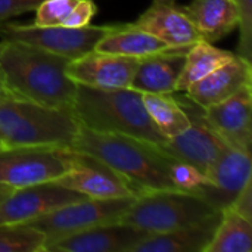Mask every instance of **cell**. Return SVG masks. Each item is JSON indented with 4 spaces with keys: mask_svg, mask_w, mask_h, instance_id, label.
Segmentation results:
<instances>
[{
    "mask_svg": "<svg viewBox=\"0 0 252 252\" xmlns=\"http://www.w3.org/2000/svg\"><path fill=\"white\" fill-rule=\"evenodd\" d=\"M71 151L87 154L118 176L137 195L148 190L176 189L170 168L177 159L171 158L159 145L114 133H99L80 126Z\"/></svg>",
    "mask_w": 252,
    "mask_h": 252,
    "instance_id": "cell-1",
    "label": "cell"
},
{
    "mask_svg": "<svg viewBox=\"0 0 252 252\" xmlns=\"http://www.w3.org/2000/svg\"><path fill=\"white\" fill-rule=\"evenodd\" d=\"M68 59L21 41H0V68L15 97L72 111L77 84L66 75Z\"/></svg>",
    "mask_w": 252,
    "mask_h": 252,
    "instance_id": "cell-2",
    "label": "cell"
},
{
    "mask_svg": "<svg viewBox=\"0 0 252 252\" xmlns=\"http://www.w3.org/2000/svg\"><path fill=\"white\" fill-rule=\"evenodd\" d=\"M72 112L80 126L99 131L137 137L162 146L164 137L148 115L142 93L127 89H94L77 84Z\"/></svg>",
    "mask_w": 252,
    "mask_h": 252,
    "instance_id": "cell-3",
    "label": "cell"
},
{
    "mask_svg": "<svg viewBox=\"0 0 252 252\" xmlns=\"http://www.w3.org/2000/svg\"><path fill=\"white\" fill-rule=\"evenodd\" d=\"M80 130L74 112L10 96L0 100V139L4 146L71 149Z\"/></svg>",
    "mask_w": 252,
    "mask_h": 252,
    "instance_id": "cell-4",
    "label": "cell"
},
{
    "mask_svg": "<svg viewBox=\"0 0 252 252\" xmlns=\"http://www.w3.org/2000/svg\"><path fill=\"white\" fill-rule=\"evenodd\" d=\"M220 211L195 192L161 189L136 196L120 221L146 233H162L196 224Z\"/></svg>",
    "mask_w": 252,
    "mask_h": 252,
    "instance_id": "cell-5",
    "label": "cell"
},
{
    "mask_svg": "<svg viewBox=\"0 0 252 252\" xmlns=\"http://www.w3.org/2000/svg\"><path fill=\"white\" fill-rule=\"evenodd\" d=\"M77 162L68 148L3 146L0 148V183L13 189L55 182Z\"/></svg>",
    "mask_w": 252,
    "mask_h": 252,
    "instance_id": "cell-6",
    "label": "cell"
},
{
    "mask_svg": "<svg viewBox=\"0 0 252 252\" xmlns=\"http://www.w3.org/2000/svg\"><path fill=\"white\" fill-rule=\"evenodd\" d=\"M133 198H115V199H90L84 198L63 207H59L49 214L38 217L28 226L35 227L46 236V245L69 236L72 233L106 223L120 221L124 213L128 210ZM44 245V248H46Z\"/></svg>",
    "mask_w": 252,
    "mask_h": 252,
    "instance_id": "cell-7",
    "label": "cell"
},
{
    "mask_svg": "<svg viewBox=\"0 0 252 252\" xmlns=\"http://www.w3.org/2000/svg\"><path fill=\"white\" fill-rule=\"evenodd\" d=\"M106 31L108 25L90 24L86 27H38L34 24H13L7 21L0 24L1 40H13L40 47L68 61L94 50Z\"/></svg>",
    "mask_w": 252,
    "mask_h": 252,
    "instance_id": "cell-8",
    "label": "cell"
},
{
    "mask_svg": "<svg viewBox=\"0 0 252 252\" xmlns=\"http://www.w3.org/2000/svg\"><path fill=\"white\" fill-rule=\"evenodd\" d=\"M182 108L190 120V126L180 134L168 139L161 148L174 159L195 165L207 173L217 159L226 143L208 126L204 117V108L196 105L188 96L177 97Z\"/></svg>",
    "mask_w": 252,
    "mask_h": 252,
    "instance_id": "cell-9",
    "label": "cell"
},
{
    "mask_svg": "<svg viewBox=\"0 0 252 252\" xmlns=\"http://www.w3.org/2000/svg\"><path fill=\"white\" fill-rule=\"evenodd\" d=\"M86 196L55 182L15 189L0 204V224H25Z\"/></svg>",
    "mask_w": 252,
    "mask_h": 252,
    "instance_id": "cell-10",
    "label": "cell"
},
{
    "mask_svg": "<svg viewBox=\"0 0 252 252\" xmlns=\"http://www.w3.org/2000/svg\"><path fill=\"white\" fill-rule=\"evenodd\" d=\"M139 58L123 56L92 50L66 65V75L81 86L94 89H127L130 87Z\"/></svg>",
    "mask_w": 252,
    "mask_h": 252,
    "instance_id": "cell-11",
    "label": "cell"
},
{
    "mask_svg": "<svg viewBox=\"0 0 252 252\" xmlns=\"http://www.w3.org/2000/svg\"><path fill=\"white\" fill-rule=\"evenodd\" d=\"M75 152V151H74ZM75 165L55 183L78 192L90 199H115L139 196L137 192L115 171L99 159L75 152Z\"/></svg>",
    "mask_w": 252,
    "mask_h": 252,
    "instance_id": "cell-12",
    "label": "cell"
},
{
    "mask_svg": "<svg viewBox=\"0 0 252 252\" xmlns=\"http://www.w3.org/2000/svg\"><path fill=\"white\" fill-rule=\"evenodd\" d=\"M251 154L229 145L205 173L208 185L195 190L216 208L224 210L232 205L236 195L251 180Z\"/></svg>",
    "mask_w": 252,
    "mask_h": 252,
    "instance_id": "cell-13",
    "label": "cell"
},
{
    "mask_svg": "<svg viewBox=\"0 0 252 252\" xmlns=\"http://www.w3.org/2000/svg\"><path fill=\"white\" fill-rule=\"evenodd\" d=\"M251 111L252 84H250L229 99L205 108L204 117L226 145L251 154Z\"/></svg>",
    "mask_w": 252,
    "mask_h": 252,
    "instance_id": "cell-14",
    "label": "cell"
},
{
    "mask_svg": "<svg viewBox=\"0 0 252 252\" xmlns=\"http://www.w3.org/2000/svg\"><path fill=\"white\" fill-rule=\"evenodd\" d=\"M149 233L121 221L99 224L46 245L44 252H131Z\"/></svg>",
    "mask_w": 252,
    "mask_h": 252,
    "instance_id": "cell-15",
    "label": "cell"
},
{
    "mask_svg": "<svg viewBox=\"0 0 252 252\" xmlns=\"http://www.w3.org/2000/svg\"><path fill=\"white\" fill-rule=\"evenodd\" d=\"M250 84H252V63L235 55L229 62L193 83L185 92L190 100L205 109L229 99Z\"/></svg>",
    "mask_w": 252,
    "mask_h": 252,
    "instance_id": "cell-16",
    "label": "cell"
},
{
    "mask_svg": "<svg viewBox=\"0 0 252 252\" xmlns=\"http://www.w3.org/2000/svg\"><path fill=\"white\" fill-rule=\"evenodd\" d=\"M134 24L170 47H189L202 40L186 12L173 3L154 1Z\"/></svg>",
    "mask_w": 252,
    "mask_h": 252,
    "instance_id": "cell-17",
    "label": "cell"
},
{
    "mask_svg": "<svg viewBox=\"0 0 252 252\" xmlns=\"http://www.w3.org/2000/svg\"><path fill=\"white\" fill-rule=\"evenodd\" d=\"M189 47H168L139 58L130 87L140 93H174Z\"/></svg>",
    "mask_w": 252,
    "mask_h": 252,
    "instance_id": "cell-18",
    "label": "cell"
},
{
    "mask_svg": "<svg viewBox=\"0 0 252 252\" xmlns=\"http://www.w3.org/2000/svg\"><path fill=\"white\" fill-rule=\"evenodd\" d=\"M221 211L192 226L146 235L131 252H204L210 244Z\"/></svg>",
    "mask_w": 252,
    "mask_h": 252,
    "instance_id": "cell-19",
    "label": "cell"
},
{
    "mask_svg": "<svg viewBox=\"0 0 252 252\" xmlns=\"http://www.w3.org/2000/svg\"><path fill=\"white\" fill-rule=\"evenodd\" d=\"M202 40L216 43L238 27L236 0H192L182 7Z\"/></svg>",
    "mask_w": 252,
    "mask_h": 252,
    "instance_id": "cell-20",
    "label": "cell"
},
{
    "mask_svg": "<svg viewBox=\"0 0 252 252\" xmlns=\"http://www.w3.org/2000/svg\"><path fill=\"white\" fill-rule=\"evenodd\" d=\"M162 40L154 37L148 31L131 24H114L108 25V31L99 40L94 50L115 53L123 56L143 58L161 50L168 49Z\"/></svg>",
    "mask_w": 252,
    "mask_h": 252,
    "instance_id": "cell-21",
    "label": "cell"
},
{
    "mask_svg": "<svg viewBox=\"0 0 252 252\" xmlns=\"http://www.w3.org/2000/svg\"><path fill=\"white\" fill-rule=\"evenodd\" d=\"M235 53L219 49L213 43L205 40L192 44L185 55V63L177 80L176 92H185L193 83L199 81L219 66L229 62Z\"/></svg>",
    "mask_w": 252,
    "mask_h": 252,
    "instance_id": "cell-22",
    "label": "cell"
},
{
    "mask_svg": "<svg viewBox=\"0 0 252 252\" xmlns=\"http://www.w3.org/2000/svg\"><path fill=\"white\" fill-rule=\"evenodd\" d=\"M252 220L233 208L221 210V219L204 252H251Z\"/></svg>",
    "mask_w": 252,
    "mask_h": 252,
    "instance_id": "cell-23",
    "label": "cell"
},
{
    "mask_svg": "<svg viewBox=\"0 0 252 252\" xmlns=\"http://www.w3.org/2000/svg\"><path fill=\"white\" fill-rule=\"evenodd\" d=\"M142 100L148 115L164 137L171 139L190 126L188 114L173 93H142Z\"/></svg>",
    "mask_w": 252,
    "mask_h": 252,
    "instance_id": "cell-24",
    "label": "cell"
},
{
    "mask_svg": "<svg viewBox=\"0 0 252 252\" xmlns=\"http://www.w3.org/2000/svg\"><path fill=\"white\" fill-rule=\"evenodd\" d=\"M46 236L28 224H0V252H44Z\"/></svg>",
    "mask_w": 252,
    "mask_h": 252,
    "instance_id": "cell-25",
    "label": "cell"
},
{
    "mask_svg": "<svg viewBox=\"0 0 252 252\" xmlns=\"http://www.w3.org/2000/svg\"><path fill=\"white\" fill-rule=\"evenodd\" d=\"M170 176L176 189L185 192H195L199 188L208 185V177L204 171L183 161H174L171 164Z\"/></svg>",
    "mask_w": 252,
    "mask_h": 252,
    "instance_id": "cell-26",
    "label": "cell"
},
{
    "mask_svg": "<svg viewBox=\"0 0 252 252\" xmlns=\"http://www.w3.org/2000/svg\"><path fill=\"white\" fill-rule=\"evenodd\" d=\"M75 3L77 0H44L35 7V18L32 24L38 27L62 25Z\"/></svg>",
    "mask_w": 252,
    "mask_h": 252,
    "instance_id": "cell-27",
    "label": "cell"
},
{
    "mask_svg": "<svg viewBox=\"0 0 252 252\" xmlns=\"http://www.w3.org/2000/svg\"><path fill=\"white\" fill-rule=\"evenodd\" d=\"M238 3V27L239 43L238 56L252 61V0H236Z\"/></svg>",
    "mask_w": 252,
    "mask_h": 252,
    "instance_id": "cell-28",
    "label": "cell"
},
{
    "mask_svg": "<svg viewBox=\"0 0 252 252\" xmlns=\"http://www.w3.org/2000/svg\"><path fill=\"white\" fill-rule=\"evenodd\" d=\"M97 6L93 0H77L74 7L69 10L62 25L65 27H86L96 15Z\"/></svg>",
    "mask_w": 252,
    "mask_h": 252,
    "instance_id": "cell-29",
    "label": "cell"
},
{
    "mask_svg": "<svg viewBox=\"0 0 252 252\" xmlns=\"http://www.w3.org/2000/svg\"><path fill=\"white\" fill-rule=\"evenodd\" d=\"M44 0H0V24L22 13L35 10Z\"/></svg>",
    "mask_w": 252,
    "mask_h": 252,
    "instance_id": "cell-30",
    "label": "cell"
},
{
    "mask_svg": "<svg viewBox=\"0 0 252 252\" xmlns=\"http://www.w3.org/2000/svg\"><path fill=\"white\" fill-rule=\"evenodd\" d=\"M230 208H233L244 217L252 220V180H250L242 188V190L236 195Z\"/></svg>",
    "mask_w": 252,
    "mask_h": 252,
    "instance_id": "cell-31",
    "label": "cell"
},
{
    "mask_svg": "<svg viewBox=\"0 0 252 252\" xmlns=\"http://www.w3.org/2000/svg\"><path fill=\"white\" fill-rule=\"evenodd\" d=\"M12 96V93L7 90V87H6V83H4V77H3V72H1V68H0V100H3V99H7V97H10Z\"/></svg>",
    "mask_w": 252,
    "mask_h": 252,
    "instance_id": "cell-32",
    "label": "cell"
},
{
    "mask_svg": "<svg viewBox=\"0 0 252 252\" xmlns=\"http://www.w3.org/2000/svg\"><path fill=\"white\" fill-rule=\"evenodd\" d=\"M13 190H15L13 188L7 186V185H4V183H0V204H1Z\"/></svg>",
    "mask_w": 252,
    "mask_h": 252,
    "instance_id": "cell-33",
    "label": "cell"
},
{
    "mask_svg": "<svg viewBox=\"0 0 252 252\" xmlns=\"http://www.w3.org/2000/svg\"><path fill=\"white\" fill-rule=\"evenodd\" d=\"M154 1H159V3H173L174 0H154Z\"/></svg>",
    "mask_w": 252,
    "mask_h": 252,
    "instance_id": "cell-34",
    "label": "cell"
},
{
    "mask_svg": "<svg viewBox=\"0 0 252 252\" xmlns=\"http://www.w3.org/2000/svg\"><path fill=\"white\" fill-rule=\"evenodd\" d=\"M4 145H3V142H1V139H0V148H3Z\"/></svg>",
    "mask_w": 252,
    "mask_h": 252,
    "instance_id": "cell-35",
    "label": "cell"
}]
</instances>
